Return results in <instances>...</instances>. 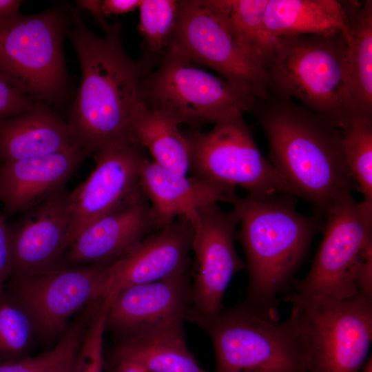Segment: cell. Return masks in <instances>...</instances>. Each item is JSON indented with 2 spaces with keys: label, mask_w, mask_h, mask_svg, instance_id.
I'll list each match as a JSON object with an SVG mask.
<instances>
[{
  "label": "cell",
  "mask_w": 372,
  "mask_h": 372,
  "mask_svg": "<svg viewBox=\"0 0 372 372\" xmlns=\"http://www.w3.org/2000/svg\"><path fill=\"white\" fill-rule=\"evenodd\" d=\"M158 229L139 185L122 204L78 234L70 243L61 267L111 263Z\"/></svg>",
  "instance_id": "obj_17"
},
{
  "label": "cell",
  "mask_w": 372,
  "mask_h": 372,
  "mask_svg": "<svg viewBox=\"0 0 372 372\" xmlns=\"http://www.w3.org/2000/svg\"><path fill=\"white\" fill-rule=\"evenodd\" d=\"M112 297L104 299L90 320L76 355L72 372H102L103 335Z\"/></svg>",
  "instance_id": "obj_30"
},
{
  "label": "cell",
  "mask_w": 372,
  "mask_h": 372,
  "mask_svg": "<svg viewBox=\"0 0 372 372\" xmlns=\"http://www.w3.org/2000/svg\"><path fill=\"white\" fill-rule=\"evenodd\" d=\"M194 230L186 216L152 232L107 266L94 300L127 287L161 280L189 271Z\"/></svg>",
  "instance_id": "obj_14"
},
{
  "label": "cell",
  "mask_w": 372,
  "mask_h": 372,
  "mask_svg": "<svg viewBox=\"0 0 372 372\" xmlns=\"http://www.w3.org/2000/svg\"><path fill=\"white\" fill-rule=\"evenodd\" d=\"M344 160L363 201L372 203V118L356 117L342 130Z\"/></svg>",
  "instance_id": "obj_27"
},
{
  "label": "cell",
  "mask_w": 372,
  "mask_h": 372,
  "mask_svg": "<svg viewBox=\"0 0 372 372\" xmlns=\"http://www.w3.org/2000/svg\"><path fill=\"white\" fill-rule=\"evenodd\" d=\"M342 32L281 37L273 41L265 73L271 94L300 105L344 130L357 117Z\"/></svg>",
  "instance_id": "obj_4"
},
{
  "label": "cell",
  "mask_w": 372,
  "mask_h": 372,
  "mask_svg": "<svg viewBox=\"0 0 372 372\" xmlns=\"http://www.w3.org/2000/svg\"><path fill=\"white\" fill-rule=\"evenodd\" d=\"M69 195L63 188L9 224L10 279L61 268L69 245Z\"/></svg>",
  "instance_id": "obj_15"
},
{
  "label": "cell",
  "mask_w": 372,
  "mask_h": 372,
  "mask_svg": "<svg viewBox=\"0 0 372 372\" xmlns=\"http://www.w3.org/2000/svg\"><path fill=\"white\" fill-rule=\"evenodd\" d=\"M90 320V315L85 311L70 325V336L65 349L59 358L42 372H72L76 353Z\"/></svg>",
  "instance_id": "obj_32"
},
{
  "label": "cell",
  "mask_w": 372,
  "mask_h": 372,
  "mask_svg": "<svg viewBox=\"0 0 372 372\" xmlns=\"http://www.w3.org/2000/svg\"><path fill=\"white\" fill-rule=\"evenodd\" d=\"M191 223L195 254L190 306L186 319L198 325L216 316L233 276L245 267L234 240L238 217L216 203L198 207L185 214Z\"/></svg>",
  "instance_id": "obj_12"
},
{
  "label": "cell",
  "mask_w": 372,
  "mask_h": 372,
  "mask_svg": "<svg viewBox=\"0 0 372 372\" xmlns=\"http://www.w3.org/2000/svg\"><path fill=\"white\" fill-rule=\"evenodd\" d=\"M269 143V161L324 216L342 195L356 189L346 165L342 130L292 99L256 97L250 111Z\"/></svg>",
  "instance_id": "obj_2"
},
{
  "label": "cell",
  "mask_w": 372,
  "mask_h": 372,
  "mask_svg": "<svg viewBox=\"0 0 372 372\" xmlns=\"http://www.w3.org/2000/svg\"><path fill=\"white\" fill-rule=\"evenodd\" d=\"M91 154L79 145L32 158L0 163V203L4 214L24 213L64 185Z\"/></svg>",
  "instance_id": "obj_19"
},
{
  "label": "cell",
  "mask_w": 372,
  "mask_h": 372,
  "mask_svg": "<svg viewBox=\"0 0 372 372\" xmlns=\"http://www.w3.org/2000/svg\"><path fill=\"white\" fill-rule=\"evenodd\" d=\"M11 275V244L9 224L0 213V297L6 293V285Z\"/></svg>",
  "instance_id": "obj_34"
},
{
  "label": "cell",
  "mask_w": 372,
  "mask_h": 372,
  "mask_svg": "<svg viewBox=\"0 0 372 372\" xmlns=\"http://www.w3.org/2000/svg\"><path fill=\"white\" fill-rule=\"evenodd\" d=\"M109 264L61 267L13 278L6 293L28 312L37 333L53 337L65 330L72 316L94 300Z\"/></svg>",
  "instance_id": "obj_13"
},
{
  "label": "cell",
  "mask_w": 372,
  "mask_h": 372,
  "mask_svg": "<svg viewBox=\"0 0 372 372\" xmlns=\"http://www.w3.org/2000/svg\"><path fill=\"white\" fill-rule=\"evenodd\" d=\"M22 1L0 0V21L19 13Z\"/></svg>",
  "instance_id": "obj_38"
},
{
  "label": "cell",
  "mask_w": 372,
  "mask_h": 372,
  "mask_svg": "<svg viewBox=\"0 0 372 372\" xmlns=\"http://www.w3.org/2000/svg\"><path fill=\"white\" fill-rule=\"evenodd\" d=\"M307 372H359L372 342V297L290 298Z\"/></svg>",
  "instance_id": "obj_7"
},
{
  "label": "cell",
  "mask_w": 372,
  "mask_h": 372,
  "mask_svg": "<svg viewBox=\"0 0 372 372\" xmlns=\"http://www.w3.org/2000/svg\"><path fill=\"white\" fill-rule=\"evenodd\" d=\"M1 362V360H0V362Z\"/></svg>",
  "instance_id": "obj_40"
},
{
  "label": "cell",
  "mask_w": 372,
  "mask_h": 372,
  "mask_svg": "<svg viewBox=\"0 0 372 372\" xmlns=\"http://www.w3.org/2000/svg\"><path fill=\"white\" fill-rule=\"evenodd\" d=\"M166 50L214 69L256 97L269 94L265 72L242 50L211 0L179 1L176 25Z\"/></svg>",
  "instance_id": "obj_11"
},
{
  "label": "cell",
  "mask_w": 372,
  "mask_h": 372,
  "mask_svg": "<svg viewBox=\"0 0 372 372\" xmlns=\"http://www.w3.org/2000/svg\"><path fill=\"white\" fill-rule=\"evenodd\" d=\"M359 372H372V358L370 355Z\"/></svg>",
  "instance_id": "obj_39"
},
{
  "label": "cell",
  "mask_w": 372,
  "mask_h": 372,
  "mask_svg": "<svg viewBox=\"0 0 372 372\" xmlns=\"http://www.w3.org/2000/svg\"><path fill=\"white\" fill-rule=\"evenodd\" d=\"M178 123L170 116L141 104L131 129L132 145L147 148L158 165L187 176L189 171V150Z\"/></svg>",
  "instance_id": "obj_25"
},
{
  "label": "cell",
  "mask_w": 372,
  "mask_h": 372,
  "mask_svg": "<svg viewBox=\"0 0 372 372\" xmlns=\"http://www.w3.org/2000/svg\"><path fill=\"white\" fill-rule=\"evenodd\" d=\"M189 150V171L202 180L236 187L262 198L278 194L299 197L296 190L258 148L242 114L222 119L208 132H183Z\"/></svg>",
  "instance_id": "obj_9"
},
{
  "label": "cell",
  "mask_w": 372,
  "mask_h": 372,
  "mask_svg": "<svg viewBox=\"0 0 372 372\" xmlns=\"http://www.w3.org/2000/svg\"><path fill=\"white\" fill-rule=\"evenodd\" d=\"M65 33L76 52L81 80L69 108L67 123L76 143L96 154L107 147L132 144L131 129L141 104L140 84L157 63L125 52L120 23L92 32L79 11L69 7Z\"/></svg>",
  "instance_id": "obj_1"
},
{
  "label": "cell",
  "mask_w": 372,
  "mask_h": 372,
  "mask_svg": "<svg viewBox=\"0 0 372 372\" xmlns=\"http://www.w3.org/2000/svg\"><path fill=\"white\" fill-rule=\"evenodd\" d=\"M53 7L0 21V74L35 101L64 107L70 96L63 41L68 12Z\"/></svg>",
  "instance_id": "obj_5"
},
{
  "label": "cell",
  "mask_w": 372,
  "mask_h": 372,
  "mask_svg": "<svg viewBox=\"0 0 372 372\" xmlns=\"http://www.w3.org/2000/svg\"><path fill=\"white\" fill-rule=\"evenodd\" d=\"M156 65L141 80V102L179 125L215 123L243 114L251 111L256 98L247 90L170 50L165 51Z\"/></svg>",
  "instance_id": "obj_8"
},
{
  "label": "cell",
  "mask_w": 372,
  "mask_h": 372,
  "mask_svg": "<svg viewBox=\"0 0 372 372\" xmlns=\"http://www.w3.org/2000/svg\"><path fill=\"white\" fill-rule=\"evenodd\" d=\"M141 0H104L101 1L102 12L105 15L121 14L138 8Z\"/></svg>",
  "instance_id": "obj_35"
},
{
  "label": "cell",
  "mask_w": 372,
  "mask_h": 372,
  "mask_svg": "<svg viewBox=\"0 0 372 372\" xmlns=\"http://www.w3.org/2000/svg\"><path fill=\"white\" fill-rule=\"evenodd\" d=\"M73 145H79L67 121L45 102L35 101L24 112L0 118V163L50 154Z\"/></svg>",
  "instance_id": "obj_21"
},
{
  "label": "cell",
  "mask_w": 372,
  "mask_h": 372,
  "mask_svg": "<svg viewBox=\"0 0 372 372\" xmlns=\"http://www.w3.org/2000/svg\"><path fill=\"white\" fill-rule=\"evenodd\" d=\"M76 10H85L90 12L101 25L104 28L107 22L104 18L102 12L101 1L98 0H79L76 1Z\"/></svg>",
  "instance_id": "obj_36"
},
{
  "label": "cell",
  "mask_w": 372,
  "mask_h": 372,
  "mask_svg": "<svg viewBox=\"0 0 372 372\" xmlns=\"http://www.w3.org/2000/svg\"><path fill=\"white\" fill-rule=\"evenodd\" d=\"M70 336L68 326L54 347L37 356H24L0 362V372H42L54 362L63 352Z\"/></svg>",
  "instance_id": "obj_31"
},
{
  "label": "cell",
  "mask_w": 372,
  "mask_h": 372,
  "mask_svg": "<svg viewBox=\"0 0 372 372\" xmlns=\"http://www.w3.org/2000/svg\"><path fill=\"white\" fill-rule=\"evenodd\" d=\"M109 372H145L139 365L127 360L109 361Z\"/></svg>",
  "instance_id": "obj_37"
},
{
  "label": "cell",
  "mask_w": 372,
  "mask_h": 372,
  "mask_svg": "<svg viewBox=\"0 0 372 372\" xmlns=\"http://www.w3.org/2000/svg\"><path fill=\"white\" fill-rule=\"evenodd\" d=\"M138 30L144 39L143 55L158 63L174 32L179 1L142 0Z\"/></svg>",
  "instance_id": "obj_28"
},
{
  "label": "cell",
  "mask_w": 372,
  "mask_h": 372,
  "mask_svg": "<svg viewBox=\"0 0 372 372\" xmlns=\"http://www.w3.org/2000/svg\"><path fill=\"white\" fill-rule=\"evenodd\" d=\"M198 326L212 343L214 372H307L296 327L276 309L244 301Z\"/></svg>",
  "instance_id": "obj_6"
},
{
  "label": "cell",
  "mask_w": 372,
  "mask_h": 372,
  "mask_svg": "<svg viewBox=\"0 0 372 372\" xmlns=\"http://www.w3.org/2000/svg\"><path fill=\"white\" fill-rule=\"evenodd\" d=\"M245 53L265 72L272 45L265 37L268 0H211Z\"/></svg>",
  "instance_id": "obj_26"
},
{
  "label": "cell",
  "mask_w": 372,
  "mask_h": 372,
  "mask_svg": "<svg viewBox=\"0 0 372 372\" xmlns=\"http://www.w3.org/2000/svg\"><path fill=\"white\" fill-rule=\"evenodd\" d=\"M94 154V170L70 192L69 245L90 223L130 197L139 186L140 169L146 158L144 149L132 144L107 147Z\"/></svg>",
  "instance_id": "obj_16"
},
{
  "label": "cell",
  "mask_w": 372,
  "mask_h": 372,
  "mask_svg": "<svg viewBox=\"0 0 372 372\" xmlns=\"http://www.w3.org/2000/svg\"><path fill=\"white\" fill-rule=\"evenodd\" d=\"M324 217L322 239L310 270L304 278L293 281L295 291L289 299H344L359 293L358 271L372 256V203H358L351 193H347Z\"/></svg>",
  "instance_id": "obj_10"
},
{
  "label": "cell",
  "mask_w": 372,
  "mask_h": 372,
  "mask_svg": "<svg viewBox=\"0 0 372 372\" xmlns=\"http://www.w3.org/2000/svg\"><path fill=\"white\" fill-rule=\"evenodd\" d=\"M139 185L158 229L198 207L219 201L231 204L237 197L235 187L179 174L147 158L140 169Z\"/></svg>",
  "instance_id": "obj_20"
},
{
  "label": "cell",
  "mask_w": 372,
  "mask_h": 372,
  "mask_svg": "<svg viewBox=\"0 0 372 372\" xmlns=\"http://www.w3.org/2000/svg\"><path fill=\"white\" fill-rule=\"evenodd\" d=\"M350 31L347 67L357 117L372 118V1H340Z\"/></svg>",
  "instance_id": "obj_24"
},
{
  "label": "cell",
  "mask_w": 372,
  "mask_h": 372,
  "mask_svg": "<svg viewBox=\"0 0 372 372\" xmlns=\"http://www.w3.org/2000/svg\"><path fill=\"white\" fill-rule=\"evenodd\" d=\"M110 360L132 362L145 372H206L187 347L183 324L122 337Z\"/></svg>",
  "instance_id": "obj_22"
},
{
  "label": "cell",
  "mask_w": 372,
  "mask_h": 372,
  "mask_svg": "<svg viewBox=\"0 0 372 372\" xmlns=\"http://www.w3.org/2000/svg\"><path fill=\"white\" fill-rule=\"evenodd\" d=\"M266 40L279 37L342 32L350 39L348 20L340 1L268 0L263 17Z\"/></svg>",
  "instance_id": "obj_23"
},
{
  "label": "cell",
  "mask_w": 372,
  "mask_h": 372,
  "mask_svg": "<svg viewBox=\"0 0 372 372\" xmlns=\"http://www.w3.org/2000/svg\"><path fill=\"white\" fill-rule=\"evenodd\" d=\"M191 288L189 271L123 288L112 298L106 329L122 338L152 328L183 324L190 306Z\"/></svg>",
  "instance_id": "obj_18"
},
{
  "label": "cell",
  "mask_w": 372,
  "mask_h": 372,
  "mask_svg": "<svg viewBox=\"0 0 372 372\" xmlns=\"http://www.w3.org/2000/svg\"><path fill=\"white\" fill-rule=\"evenodd\" d=\"M293 196L236 197L231 203L238 217L237 236L248 272L245 302L276 309V296L293 282L313 239L322 229L318 214L298 212Z\"/></svg>",
  "instance_id": "obj_3"
},
{
  "label": "cell",
  "mask_w": 372,
  "mask_h": 372,
  "mask_svg": "<svg viewBox=\"0 0 372 372\" xmlns=\"http://www.w3.org/2000/svg\"><path fill=\"white\" fill-rule=\"evenodd\" d=\"M37 333L28 312L6 293L0 297V360L24 357Z\"/></svg>",
  "instance_id": "obj_29"
},
{
  "label": "cell",
  "mask_w": 372,
  "mask_h": 372,
  "mask_svg": "<svg viewBox=\"0 0 372 372\" xmlns=\"http://www.w3.org/2000/svg\"><path fill=\"white\" fill-rule=\"evenodd\" d=\"M34 103L35 101L21 93L0 74V118L24 112Z\"/></svg>",
  "instance_id": "obj_33"
}]
</instances>
